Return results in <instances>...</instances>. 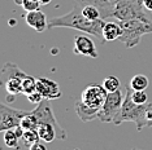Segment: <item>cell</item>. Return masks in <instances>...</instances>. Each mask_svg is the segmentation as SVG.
<instances>
[{"label": "cell", "mask_w": 152, "mask_h": 150, "mask_svg": "<svg viewBox=\"0 0 152 150\" xmlns=\"http://www.w3.org/2000/svg\"><path fill=\"white\" fill-rule=\"evenodd\" d=\"M122 34V27H121L118 21H108L104 23L103 27V36L105 42H113L116 39H120Z\"/></svg>", "instance_id": "5bb4252c"}, {"label": "cell", "mask_w": 152, "mask_h": 150, "mask_svg": "<svg viewBox=\"0 0 152 150\" xmlns=\"http://www.w3.org/2000/svg\"><path fill=\"white\" fill-rule=\"evenodd\" d=\"M147 92L146 91H133L131 89V100L135 104H147Z\"/></svg>", "instance_id": "d4e9b609"}, {"label": "cell", "mask_w": 152, "mask_h": 150, "mask_svg": "<svg viewBox=\"0 0 152 150\" xmlns=\"http://www.w3.org/2000/svg\"><path fill=\"white\" fill-rule=\"evenodd\" d=\"M39 1H40V0H39Z\"/></svg>", "instance_id": "e575fe53"}, {"label": "cell", "mask_w": 152, "mask_h": 150, "mask_svg": "<svg viewBox=\"0 0 152 150\" xmlns=\"http://www.w3.org/2000/svg\"><path fill=\"white\" fill-rule=\"evenodd\" d=\"M152 102H147V104H135L131 100V88H126V94H125V100L122 104V109H121L120 114L117 115V118L115 119L116 125L122 124L124 122H133L135 123L138 131H142L143 128L151 127L150 122L147 118V112L148 109L151 107Z\"/></svg>", "instance_id": "7a4b0ae2"}, {"label": "cell", "mask_w": 152, "mask_h": 150, "mask_svg": "<svg viewBox=\"0 0 152 150\" xmlns=\"http://www.w3.org/2000/svg\"><path fill=\"white\" fill-rule=\"evenodd\" d=\"M26 97H27V100L31 102V104H34V105H39L40 102L44 100V97L42 96V93H40V92H38V91L33 92V93H30V94H27Z\"/></svg>", "instance_id": "4316f807"}, {"label": "cell", "mask_w": 152, "mask_h": 150, "mask_svg": "<svg viewBox=\"0 0 152 150\" xmlns=\"http://www.w3.org/2000/svg\"><path fill=\"white\" fill-rule=\"evenodd\" d=\"M29 150H47V146L44 144H42L40 141H38V142H35V144H33L31 146H30Z\"/></svg>", "instance_id": "83f0119b"}, {"label": "cell", "mask_w": 152, "mask_h": 150, "mask_svg": "<svg viewBox=\"0 0 152 150\" xmlns=\"http://www.w3.org/2000/svg\"><path fill=\"white\" fill-rule=\"evenodd\" d=\"M40 1L39 0H22L21 6L25 9L26 12H34V11H39L40 8Z\"/></svg>", "instance_id": "484cf974"}, {"label": "cell", "mask_w": 152, "mask_h": 150, "mask_svg": "<svg viewBox=\"0 0 152 150\" xmlns=\"http://www.w3.org/2000/svg\"><path fill=\"white\" fill-rule=\"evenodd\" d=\"M4 142L8 148L11 149H18L20 148V138L16 135L15 129H8L4 131Z\"/></svg>", "instance_id": "d6986e66"}, {"label": "cell", "mask_w": 152, "mask_h": 150, "mask_svg": "<svg viewBox=\"0 0 152 150\" xmlns=\"http://www.w3.org/2000/svg\"><path fill=\"white\" fill-rule=\"evenodd\" d=\"M25 21L27 23V26L34 29L38 32H43L44 30L48 29L47 17L42 11L27 12V14L25 16Z\"/></svg>", "instance_id": "7c38bea8"}, {"label": "cell", "mask_w": 152, "mask_h": 150, "mask_svg": "<svg viewBox=\"0 0 152 150\" xmlns=\"http://www.w3.org/2000/svg\"><path fill=\"white\" fill-rule=\"evenodd\" d=\"M126 91L124 92L122 89L116 91V92H109L107 100L103 105V107L100 109L98 119L103 123H113L117 115L120 114L121 109H122V104L125 100Z\"/></svg>", "instance_id": "277c9868"}, {"label": "cell", "mask_w": 152, "mask_h": 150, "mask_svg": "<svg viewBox=\"0 0 152 150\" xmlns=\"http://www.w3.org/2000/svg\"><path fill=\"white\" fill-rule=\"evenodd\" d=\"M37 91L40 92L42 96L47 100H56V98H60L63 94L60 86L56 81L43 76L37 78Z\"/></svg>", "instance_id": "8fae6325"}, {"label": "cell", "mask_w": 152, "mask_h": 150, "mask_svg": "<svg viewBox=\"0 0 152 150\" xmlns=\"http://www.w3.org/2000/svg\"><path fill=\"white\" fill-rule=\"evenodd\" d=\"M143 6H144V9H146V11L152 13V0H144V1H143Z\"/></svg>", "instance_id": "f1b7e54d"}, {"label": "cell", "mask_w": 152, "mask_h": 150, "mask_svg": "<svg viewBox=\"0 0 152 150\" xmlns=\"http://www.w3.org/2000/svg\"><path fill=\"white\" fill-rule=\"evenodd\" d=\"M30 111L17 110L9 107L5 104H0V131H8L18 127L21 124L22 118L27 115Z\"/></svg>", "instance_id": "ba28073f"}, {"label": "cell", "mask_w": 152, "mask_h": 150, "mask_svg": "<svg viewBox=\"0 0 152 150\" xmlns=\"http://www.w3.org/2000/svg\"><path fill=\"white\" fill-rule=\"evenodd\" d=\"M107 96H108V92L105 91V88L103 87V84H88L87 87L82 91L81 94V101L83 102L86 106L95 109V110H99L103 107L104 102L107 100Z\"/></svg>", "instance_id": "52a82bcc"}, {"label": "cell", "mask_w": 152, "mask_h": 150, "mask_svg": "<svg viewBox=\"0 0 152 150\" xmlns=\"http://www.w3.org/2000/svg\"><path fill=\"white\" fill-rule=\"evenodd\" d=\"M22 80L21 78H11L3 84V87H5L8 94H13V96H17V94L22 93Z\"/></svg>", "instance_id": "e0dca14e"}, {"label": "cell", "mask_w": 152, "mask_h": 150, "mask_svg": "<svg viewBox=\"0 0 152 150\" xmlns=\"http://www.w3.org/2000/svg\"><path fill=\"white\" fill-rule=\"evenodd\" d=\"M120 25L122 27V34H121L118 40L122 44H125L126 48H134L139 44L142 36L152 32V22L148 18L122 21L120 22Z\"/></svg>", "instance_id": "3957f363"}, {"label": "cell", "mask_w": 152, "mask_h": 150, "mask_svg": "<svg viewBox=\"0 0 152 150\" xmlns=\"http://www.w3.org/2000/svg\"><path fill=\"white\" fill-rule=\"evenodd\" d=\"M73 52L75 54H79V56L90 57V58H98L99 57L94 40L86 35H77L74 38Z\"/></svg>", "instance_id": "30bf717a"}, {"label": "cell", "mask_w": 152, "mask_h": 150, "mask_svg": "<svg viewBox=\"0 0 152 150\" xmlns=\"http://www.w3.org/2000/svg\"><path fill=\"white\" fill-rule=\"evenodd\" d=\"M148 86H150V80H148V78L143 74L134 75L130 80V88L133 91H146Z\"/></svg>", "instance_id": "ac0fdd59"}, {"label": "cell", "mask_w": 152, "mask_h": 150, "mask_svg": "<svg viewBox=\"0 0 152 150\" xmlns=\"http://www.w3.org/2000/svg\"><path fill=\"white\" fill-rule=\"evenodd\" d=\"M15 3L17 5H21V3H22V0H15Z\"/></svg>", "instance_id": "4dcf8cb0"}, {"label": "cell", "mask_w": 152, "mask_h": 150, "mask_svg": "<svg viewBox=\"0 0 152 150\" xmlns=\"http://www.w3.org/2000/svg\"><path fill=\"white\" fill-rule=\"evenodd\" d=\"M82 14H83L86 18L91 19V21H96V19H102V14H100V11L98 8L92 5H85L81 8Z\"/></svg>", "instance_id": "603a6c76"}, {"label": "cell", "mask_w": 152, "mask_h": 150, "mask_svg": "<svg viewBox=\"0 0 152 150\" xmlns=\"http://www.w3.org/2000/svg\"><path fill=\"white\" fill-rule=\"evenodd\" d=\"M138 1H139V3H142V4H143V1H144V0H138Z\"/></svg>", "instance_id": "1f68e13d"}, {"label": "cell", "mask_w": 152, "mask_h": 150, "mask_svg": "<svg viewBox=\"0 0 152 150\" xmlns=\"http://www.w3.org/2000/svg\"><path fill=\"white\" fill-rule=\"evenodd\" d=\"M31 114H33V117L37 119L38 125L42 124V123H47V124L53 125L55 129H56V132H57V138L58 140L66 138V132H65V129L57 123L56 118H55V114H53V110L50 105V100L44 98L39 105H37V107L34 109V110H31Z\"/></svg>", "instance_id": "8992f818"}, {"label": "cell", "mask_w": 152, "mask_h": 150, "mask_svg": "<svg viewBox=\"0 0 152 150\" xmlns=\"http://www.w3.org/2000/svg\"><path fill=\"white\" fill-rule=\"evenodd\" d=\"M38 133H39L40 140L44 142H52L55 138H57V132L55 127L47 123H42L38 125Z\"/></svg>", "instance_id": "2e32d148"}, {"label": "cell", "mask_w": 152, "mask_h": 150, "mask_svg": "<svg viewBox=\"0 0 152 150\" xmlns=\"http://www.w3.org/2000/svg\"><path fill=\"white\" fill-rule=\"evenodd\" d=\"M74 110L77 112L78 118L81 119L82 122H91V120H94V119H98V115H99V110H95V109L86 106L81 100L75 102Z\"/></svg>", "instance_id": "9a60e30c"}, {"label": "cell", "mask_w": 152, "mask_h": 150, "mask_svg": "<svg viewBox=\"0 0 152 150\" xmlns=\"http://www.w3.org/2000/svg\"><path fill=\"white\" fill-rule=\"evenodd\" d=\"M51 1H52V0H40V4H42V5H47V4H50Z\"/></svg>", "instance_id": "f546056e"}, {"label": "cell", "mask_w": 152, "mask_h": 150, "mask_svg": "<svg viewBox=\"0 0 152 150\" xmlns=\"http://www.w3.org/2000/svg\"><path fill=\"white\" fill-rule=\"evenodd\" d=\"M133 150H139V149H133Z\"/></svg>", "instance_id": "836d02e7"}, {"label": "cell", "mask_w": 152, "mask_h": 150, "mask_svg": "<svg viewBox=\"0 0 152 150\" xmlns=\"http://www.w3.org/2000/svg\"><path fill=\"white\" fill-rule=\"evenodd\" d=\"M103 87L105 88V91L108 92H116L121 88V83H120V79L115 75H109L107 76L104 81H103Z\"/></svg>", "instance_id": "44dd1931"}, {"label": "cell", "mask_w": 152, "mask_h": 150, "mask_svg": "<svg viewBox=\"0 0 152 150\" xmlns=\"http://www.w3.org/2000/svg\"><path fill=\"white\" fill-rule=\"evenodd\" d=\"M104 19H91L86 18L82 14V11L79 6L73 5V9L68 12L64 16L52 17L48 19V29H55V27H69L78 31L86 32L88 35H92L96 39H99L102 43H104V36H103V27H104Z\"/></svg>", "instance_id": "6da1fadb"}, {"label": "cell", "mask_w": 152, "mask_h": 150, "mask_svg": "<svg viewBox=\"0 0 152 150\" xmlns=\"http://www.w3.org/2000/svg\"><path fill=\"white\" fill-rule=\"evenodd\" d=\"M113 1H115V3H117V1H120V0H113Z\"/></svg>", "instance_id": "d6a6232c"}, {"label": "cell", "mask_w": 152, "mask_h": 150, "mask_svg": "<svg viewBox=\"0 0 152 150\" xmlns=\"http://www.w3.org/2000/svg\"><path fill=\"white\" fill-rule=\"evenodd\" d=\"M21 140H22V142L27 146V148H30L33 144L40 141L39 133H38V129H27V131L23 132V136H22Z\"/></svg>", "instance_id": "ffe728a7"}, {"label": "cell", "mask_w": 152, "mask_h": 150, "mask_svg": "<svg viewBox=\"0 0 152 150\" xmlns=\"http://www.w3.org/2000/svg\"><path fill=\"white\" fill-rule=\"evenodd\" d=\"M37 91V78L27 75L25 79L22 80V93L23 94H30Z\"/></svg>", "instance_id": "7402d4cb"}, {"label": "cell", "mask_w": 152, "mask_h": 150, "mask_svg": "<svg viewBox=\"0 0 152 150\" xmlns=\"http://www.w3.org/2000/svg\"><path fill=\"white\" fill-rule=\"evenodd\" d=\"M142 18L146 19V9L138 0H120L116 3L113 19L116 21H129V19Z\"/></svg>", "instance_id": "5b68a950"}, {"label": "cell", "mask_w": 152, "mask_h": 150, "mask_svg": "<svg viewBox=\"0 0 152 150\" xmlns=\"http://www.w3.org/2000/svg\"><path fill=\"white\" fill-rule=\"evenodd\" d=\"M73 5L75 6H82L85 5H92L98 8L102 14V19H113V14H115V8L116 3L113 0H73Z\"/></svg>", "instance_id": "9c48e42d"}, {"label": "cell", "mask_w": 152, "mask_h": 150, "mask_svg": "<svg viewBox=\"0 0 152 150\" xmlns=\"http://www.w3.org/2000/svg\"><path fill=\"white\" fill-rule=\"evenodd\" d=\"M26 76H27V74L23 70L20 69L17 65L7 62V63H4V66H3V69H1L0 80H1V84H4L5 81L8 79H11V78H21V79H25Z\"/></svg>", "instance_id": "4fadbf2b"}, {"label": "cell", "mask_w": 152, "mask_h": 150, "mask_svg": "<svg viewBox=\"0 0 152 150\" xmlns=\"http://www.w3.org/2000/svg\"><path fill=\"white\" fill-rule=\"evenodd\" d=\"M20 125H21L25 131H27V129H38V122H37V119L33 117L31 111L22 118L21 124H20Z\"/></svg>", "instance_id": "cb8c5ba5"}]
</instances>
